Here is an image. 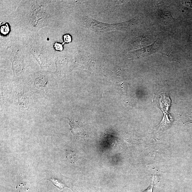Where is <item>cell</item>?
Wrapping results in <instances>:
<instances>
[{"instance_id": "obj_7", "label": "cell", "mask_w": 192, "mask_h": 192, "mask_svg": "<svg viewBox=\"0 0 192 192\" xmlns=\"http://www.w3.org/2000/svg\"><path fill=\"white\" fill-rule=\"evenodd\" d=\"M63 40L64 42L66 43H69L71 42L72 41V38L71 35L69 34H66L63 36Z\"/></svg>"}, {"instance_id": "obj_1", "label": "cell", "mask_w": 192, "mask_h": 192, "mask_svg": "<svg viewBox=\"0 0 192 192\" xmlns=\"http://www.w3.org/2000/svg\"><path fill=\"white\" fill-rule=\"evenodd\" d=\"M160 97L161 98L165 106L163 104L158 101L160 106L162 108V110L165 113L164 117L160 123L162 128H165L170 125L172 121V119L171 116L168 115V109L170 105L171 100L166 93L160 94Z\"/></svg>"}, {"instance_id": "obj_3", "label": "cell", "mask_w": 192, "mask_h": 192, "mask_svg": "<svg viewBox=\"0 0 192 192\" xmlns=\"http://www.w3.org/2000/svg\"><path fill=\"white\" fill-rule=\"evenodd\" d=\"M18 104L23 108H26L29 103V99L24 93H19L18 95Z\"/></svg>"}, {"instance_id": "obj_5", "label": "cell", "mask_w": 192, "mask_h": 192, "mask_svg": "<svg viewBox=\"0 0 192 192\" xmlns=\"http://www.w3.org/2000/svg\"><path fill=\"white\" fill-rule=\"evenodd\" d=\"M48 180L49 181H51L52 183L54 185L55 187H57L58 188H59V190H63L65 187H68L69 188V187H67L65 184L62 183V182L56 179H50Z\"/></svg>"}, {"instance_id": "obj_6", "label": "cell", "mask_w": 192, "mask_h": 192, "mask_svg": "<svg viewBox=\"0 0 192 192\" xmlns=\"http://www.w3.org/2000/svg\"><path fill=\"white\" fill-rule=\"evenodd\" d=\"M10 31V28L7 24L1 26V32L2 35H6L8 34Z\"/></svg>"}, {"instance_id": "obj_4", "label": "cell", "mask_w": 192, "mask_h": 192, "mask_svg": "<svg viewBox=\"0 0 192 192\" xmlns=\"http://www.w3.org/2000/svg\"><path fill=\"white\" fill-rule=\"evenodd\" d=\"M159 17L162 21L166 22H173L174 18L172 17L171 13L168 11H161L159 14Z\"/></svg>"}, {"instance_id": "obj_8", "label": "cell", "mask_w": 192, "mask_h": 192, "mask_svg": "<svg viewBox=\"0 0 192 192\" xmlns=\"http://www.w3.org/2000/svg\"><path fill=\"white\" fill-rule=\"evenodd\" d=\"M54 48L56 50L59 51H61L63 49L62 44L57 42L54 44Z\"/></svg>"}, {"instance_id": "obj_2", "label": "cell", "mask_w": 192, "mask_h": 192, "mask_svg": "<svg viewBox=\"0 0 192 192\" xmlns=\"http://www.w3.org/2000/svg\"><path fill=\"white\" fill-rule=\"evenodd\" d=\"M156 42L151 45L146 46L143 47L139 50H136L132 53H133L134 56H136L137 57H143L146 56H150V55L158 52V50L155 47V44Z\"/></svg>"}]
</instances>
